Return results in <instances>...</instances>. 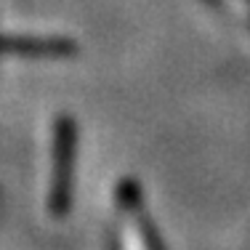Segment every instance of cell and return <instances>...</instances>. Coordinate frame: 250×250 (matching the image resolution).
Segmentation results:
<instances>
[{
  "mask_svg": "<svg viewBox=\"0 0 250 250\" xmlns=\"http://www.w3.org/2000/svg\"><path fill=\"white\" fill-rule=\"evenodd\" d=\"M123 250H149V245L144 240V231L139 229V224L133 218L123 221Z\"/></svg>",
  "mask_w": 250,
  "mask_h": 250,
  "instance_id": "6da1fadb",
  "label": "cell"
}]
</instances>
